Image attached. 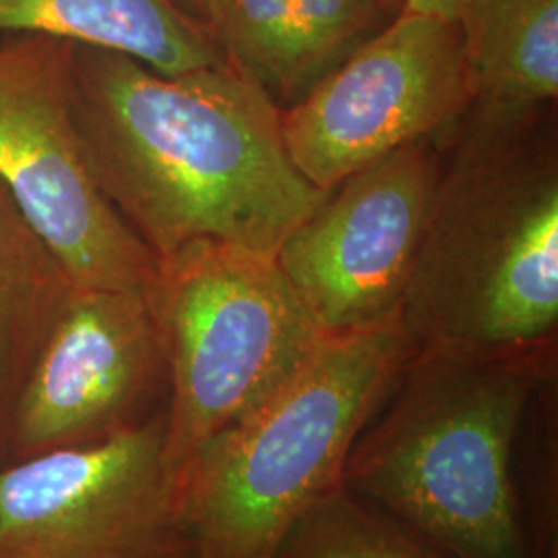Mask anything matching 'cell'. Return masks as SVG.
<instances>
[{
	"label": "cell",
	"mask_w": 558,
	"mask_h": 558,
	"mask_svg": "<svg viewBox=\"0 0 558 558\" xmlns=\"http://www.w3.org/2000/svg\"><path fill=\"white\" fill-rule=\"evenodd\" d=\"M439 141V180L401 304L416 348L555 343L558 154L548 106L472 101Z\"/></svg>",
	"instance_id": "7a4b0ae2"
},
{
	"label": "cell",
	"mask_w": 558,
	"mask_h": 558,
	"mask_svg": "<svg viewBox=\"0 0 558 558\" xmlns=\"http://www.w3.org/2000/svg\"><path fill=\"white\" fill-rule=\"evenodd\" d=\"M71 41L0 44V182L73 286L149 292L158 259L104 197L71 100Z\"/></svg>",
	"instance_id": "8992f818"
},
{
	"label": "cell",
	"mask_w": 558,
	"mask_h": 558,
	"mask_svg": "<svg viewBox=\"0 0 558 558\" xmlns=\"http://www.w3.org/2000/svg\"><path fill=\"white\" fill-rule=\"evenodd\" d=\"M73 281L0 182V428Z\"/></svg>",
	"instance_id": "5bb4252c"
},
{
	"label": "cell",
	"mask_w": 558,
	"mask_h": 558,
	"mask_svg": "<svg viewBox=\"0 0 558 558\" xmlns=\"http://www.w3.org/2000/svg\"><path fill=\"white\" fill-rule=\"evenodd\" d=\"M456 21L472 101L555 104L558 0H472Z\"/></svg>",
	"instance_id": "4fadbf2b"
},
{
	"label": "cell",
	"mask_w": 558,
	"mask_h": 558,
	"mask_svg": "<svg viewBox=\"0 0 558 558\" xmlns=\"http://www.w3.org/2000/svg\"><path fill=\"white\" fill-rule=\"evenodd\" d=\"M439 137L341 180L281 242L276 260L323 333L401 313L439 180Z\"/></svg>",
	"instance_id": "30bf717a"
},
{
	"label": "cell",
	"mask_w": 558,
	"mask_h": 558,
	"mask_svg": "<svg viewBox=\"0 0 558 558\" xmlns=\"http://www.w3.org/2000/svg\"><path fill=\"white\" fill-rule=\"evenodd\" d=\"M172 2L179 7L184 15H189L191 20L197 21L201 25V20H203L205 11L209 9V4H211L214 0H172Z\"/></svg>",
	"instance_id": "e0dca14e"
},
{
	"label": "cell",
	"mask_w": 558,
	"mask_h": 558,
	"mask_svg": "<svg viewBox=\"0 0 558 558\" xmlns=\"http://www.w3.org/2000/svg\"><path fill=\"white\" fill-rule=\"evenodd\" d=\"M393 15H399L401 11H403V7H405V0H380Z\"/></svg>",
	"instance_id": "ac0fdd59"
},
{
	"label": "cell",
	"mask_w": 558,
	"mask_h": 558,
	"mask_svg": "<svg viewBox=\"0 0 558 558\" xmlns=\"http://www.w3.org/2000/svg\"><path fill=\"white\" fill-rule=\"evenodd\" d=\"M163 416L0 465V558H195Z\"/></svg>",
	"instance_id": "52a82bcc"
},
{
	"label": "cell",
	"mask_w": 558,
	"mask_h": 558,
	"mask_svg": "<svg viewBox=\"0 0 558 558\" xmlns=\"http://www.w3.org/2000/svg\"><path fill=\"white\" fill-rule=\"evenodd\" d=\"M0 34L104 48L166 75L223 64L207 32L172 0H0Z\"/></svg>",
	"instance_id": "7c38bea8"
},
{
	"label": "cell",
	"mask_w": 558,
	"mask_h": 558,
	"mask_svg": "<svg viewBox=\"0 0 558 558\" xmlns=\"http://www.w3.org/2000/svg\"><path fill=\"white\" fill-rule=\"evenodd\" d=\"M555 343L416 350L343 470V488L449 558H530L511 474Z\"/></svg>",
	"instance_id": "3957f363"
},
{
	"label": "cell",
	"mask_w": 558,
	"mask_h": 558,
	"mask_svg": "<svg viewBox=\"0 0 558 558\" xmlns=\"http://www.w3.org/2000/svg\"><path fill=\"white\" fill-rule=\"evenodd\" d=\"M393 17L380 0H214L201 27L281 112Z\"/></svg>",
	"instance_id": "8fae6325"
},
{
	"label": "cell",
	"mask_w": 558,
	"mask_h": 558,
	"mask_svg": "<svg viewBox=\"0 0 558 558\" xmlns=\"http://www.w3.org/2000/svg\"><path fill=\"white\" fill-rule=\"evenodd\" d=\"M470 2L472 0H405L403 11L456 21L459 13L465 9V4H470Z\"/></svg>",
	"instance_id": "2e32d148"
},
{
	"label": "cell",
	"mask_w": 558,
	"mask_h": 558,
	"mask_svg": "<svg viewBox=\"0 0 558 558\" xmlns=\"http://www.w3.org/2000/svg\"><path fill=\"white\" fill-rule=\"evenodd\" d=\"M416 350L401 313L323 333L299 368L186 470L180 497L195 558L276 557L296 521L343 486L356 440Z\"/></svg>",
	"instance_id": "277c9868"
},
{
	"label": "cell",
	"mask_w": 558,
	"mask_h": 558,
	"mask_svg": "<svg viewBox=\"0 0 558 558\" xmlns=\"http://www.w3.org/2000/svg\"><path fill=\"white\" fill-rule=\"evenodd\" d=\"M149 292L73 286L0 428V465L98 445L166 410Z\"/></svg>",
	"instance_id": "9c48e42d"
},
{
	"label": "cell",
	"mask_w": 558,
	"mask_h": 558,
	"mask_svg": "<svg viewBox=\"0 0 558 558\" xmlns=\"http://www.w3.org/2000/svg\"><path fill=\"white\" fill-rule=\"evenodd\" d=\"M470 104L458 21L401 11L281 110V135L294 168L329 193L399 147L439 137Z\"/></svg>",
	"instance_id": "ba28073f"
},
{
	"label": "cell",
	"mask_w": 558,
	"mask_h": 558,
	"mask_svg": "<svg viewBox=\"0 0 558 558\" xmlns=\"http://www.w3.org/2000/svg\"><path fill=\"white\" fill-rule=\"evenodd\" d=\"M274 558H449L343 486L315 502Z\"/></svg>",
	"instance_id": "9a60e30c"
},
{
	"label": "cell",
	"mask_w": 558,
	"mask_h": 558,
	"mask_svg": "<svg viewBox=\"0 0 558 558\" xmlns=\"http://www.w3.org/2000/svg\"><path fill=\"white\" fill-rule=\"evenodd\" d=\"M149 299L166 366V459L179 480L201 451L257 410L323 331L274 255L197 240L158 260Z\"/></svg>",
	"instance_id": "5b68a950"
},
{
	"label": "cell",
	"mask_w": 558,
	"mask_h": 558,
	"mask_svg": "<svg viewBox=\"0 0 558 558\" xmlns=\"http://www.w3.org/2000/svg\"><path fill=\"white\" fill-rule=\"evenodd\" d=\"M71 100L92 177L158 260L197 240L276 257L329 195L294 168L278 108L226 62L166 75L73 44Z\"/></svg>",
	"instance_id": "6da1fadb"
}]
</instances>
